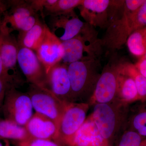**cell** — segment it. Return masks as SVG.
Wrapping results in <instances>:
<instances>
[{
    "label": "cell",
    "mask_w": 146,
    "mask_h": 146,
    "mask_svg": "<svg viewBox=\"0 0 146 146\" xmlns=\"http://www.w3.org/2000/svg\"><path fill=\"white\" fill-rule=\"evenodd\" d=\"M35 52L46 74L51 68L61 62L64 54L62 42L48 27L43 42Z\"/></svg>",
    "instance_id": "obj_12"
},
{
    "label": "cell",
    "mask_w": 146,
    "mask_h": 146,
    "mask_svg": "<svg viewBox=\"0 0 146 146\" xmlns=\"http://www.w3.org/2000/svg\"><path fill=\"white\" fill-rule=\"evenodd\" d=\"M129 52L137 57H143L146 53V27L133 32L126 42Z\"/></svg>",
    "instance_id": "obj_20"
},
{
    "label": "cell",
    "mask_w": 146,
    "mask_h": 146,
    "mask_svg": "<svg viewBox=\"0 0 146 146\" xmlns=\"http://www.w3.org/2000/svg\"><path fill=\"white\" fill-rule=\"evenodd\" d=\"M17 63L30 84L46 88V70L34 51L18 44Z\"/></svg>",
    "instance_id": "obj_8"
},
{
    "label": "cell",
    "mask_w": 146,
    "mask_h": 146,
    "mask_svg": "<svg viewBox=\"0 0 146 146\" xmlns=\"http://www.w3.org/2000/svg\"><path fill=\"white\" fill-rule=\"evenodd\" d=\"M89 105L87 103H68L58 125L57 143L71 146L76 133L86 119Z\"/></svg>",
    "instance_id": "obj_3"
},
{
    "label": "cell",
    "mask_w": 146,
    "mask_h": 146,
    "mask_svg": "<svg viewBox=\"0 0 146 146\" xmlns=\"http://www.w3.org/2000/svg\"><path fill=\"white\" fill-rule=\"evenodd\" d=\"M0 79L3 80L8 82L11 85L16 86L17 80L16 76L11 74L5 68L2 60L0 56Z\"/></svg>",
    "instance_id": "obj_26"
},
{
    "label": "cell",
    "mask_w": 146,
    "mask_h": 146,
    "mask_svg": "<svg viewBox=\"0 0 146 146\" xmlns=\"http://www.w3.org/2000/svg\"><path fill=\"white\" fill-rule=\"evenodd\" d=\"M71 146H110V144L90 115L76 133Z\"/></svg>",
    "instance_id": "obj_15"
},
{
    "label": "cell",
    "mask_w": 146,
    "mask_h": 146,
    "mask_svg": "<svg viewBox=\"0 0 146 146\" xmlns=\"http://www.w3.org/2000/svg\"><path fill=\"white\" fill-rule=\"evenodd\" d=\"M129 108L125 130L135 131L146 138V100L139 101Z\"/></svg>",
    "instance_id": "obj_17"
},
{
    "label": "cell",
    "mask_w": 146,
    "mask_h": 146,
    "mask_svg": "<svg viewBox=\"0 0 146 146\" xmlns=\"http://www.w3.org/2000/svg\"><path fill=\"white\" fill-rule=\"evenodd\" d=\"M143 56V57H145V58H146V53L145 54V55H144V56Z\"/></svg>",
    "instance_id": "obj_32"
},
{
    "label": "cell",
    "mask_w": 146,
    "mask_h": 146,
    "mask_svg": "<svg viewBox=\"0 0 146 146\" xmlns=\"http://www.w3.org/2000/svg\"><path fill=\"white\" fill-rule=\"evenodd\" d=\"M144 139L135 131L125 130L117 146H139Z\"/></svg>",
    "instance_id": "obj_23"
},
{
    "label": "cell",
    "mask_w": 146,
    "mask_h": 146,
    "mask_svg": "<svg viewBox=\"0 0 146 146\" xmlns=\"http://www.w3.org/2000/svg\"><path fill=\"white\" fill-rule=\"evenodd\" d=\"M134 65L138 72L146 78V58L143 56L141 57Z\"/></svg>",
    "instance_id": "obj_28"
},
{
    "label": "cell",
    "mask_w": 146,
    "mask_h": 146,
    "mask_svg": "<svg viewBox=\"0 0 146 146\" xmlns=\"http://www.w3.org/2000/svg\"><path fill=\"white\" fill-rule=\"evenodd\" d=\"M129 111L128 105L116 101L94 105L90 115L102 136L109 142L122 128H126Z\"/></svg>",
    "instance_id": "obj_2"
},
{
    "label": "cell",
    "mask_w": 146,
    "mask_h": 146,
    "mask_svg": "<svg viewBox=\"0 0 146 146\" xmlns=\"http://www.w3.org/2000/svg\"><path fill=\"white\" fill-rule=\"evenodd\" d=\"M120 68L133 78L138 91L139 101L146 100V78L140 74L134 64L128 62H120Z\"/></svg>",
    "instance_id": "obj_22"
},
{
    "label": "cell",
    "mask_w": 146,
    "mask_h": 146,
    "mask_svg": "<svg viewBox=\"0 0 146 146\" xmlns=\"http://www.w3.org/2000/svg\"><path fill=\"white\" fill-rule=\"evenodd\" d=\"M18 51V40L7 27L0 25V56L5 68L11 74L16 73Z\"/></svg>",
    "instance_id": "obj_13"
},
{
    "label": "cell",
    "mask_w": 146,
    "mask_h": 146,
    "mask_svg": "<svg viewBox=\"0 0 146 146\" xmlns=\"http://www.w3.org/2000/svg\"><path fill=\"white\" fill-rule=\"evenodd\" d=\"M29 3L35 11L37 13L40 12L43 18L45 17L44 15V10L47 7L53 4L56 0H32L28 1Z\"/></svg>",
    "instance_id": "obj_25"
},
{
    "label": "cell",
    "mask_w": 146,
    "mask_h": 146,
    "mask_svg": "<svg viewBox=\"0 0 146 146\" xmlns=\"http://www.w3.org/2000/svg\"><path fill=\"white\" fill-rule=\"evenodd\" d=\"M32 104L29 94L9 88L6 93L2 110L5 119L25 126L32 117Z\"/></svg>",
    "instance_id": "obj_6"
},
{
    "label": "cell",
    "mask_w": 146,
    "mask_h": 146,
    "mask_svg": "<svg viewBox=\"0 0 146 146\" xmlns=\"http://www.w3.org/2000/svg\"><path fill=\"white\" fill-rule=\"evenodd\" d=\"M98 58L80 60L68 65L72 102L88 103L101 73Z\"/></svg>",
    "instance_id": "obj_1"
},
{
    "label": "cell",
    "mask_w": 146,
    "mask_h": 146,
    "mask_svg": "<svg viewBox=\"0 0 146 146\" xmlns=\"http://www.w3.org/2000/svg\"><path fill=\"white\" fill-rule=\"evenodd\" d=\"M82 2V0H56L54 4L44 9V15L56 17L68 14L81 5Z\"/></svg>",
    "instance_id": "obj_21"
},
{
    "label": "cell",
    "mask_w": 146,
    "mask_h": 146,
    "mask_svg": "<svg viewBox=\"0 0 146 146\" xmlns=\"http://www.w3.org/2000/svg\"><path fill=\"white\" fill-rule=\"evenodd\" d=\"M119 63L110 62L104 68L88 103L89 106L117 101Z\"/></svg>",
    "instance_id": "obj_7"
},
{
    "label": "cell",
    "mask_w": 146,
    "mask_h": 146,
    "mask_svg": "<svg viewBox=\"0 0 146 146\" xmlns=\"http://www.w3.org/2000/svg\"><path fill=\"white\" fill-rule=\"evenodd\" d=\"M16 143L17 146H59L58 143L54 141L36 138H31Z\"/></svg>",
    "instance_id": "obj_24"
},
{
    "label": "cell",
    "mask_w": 146,
    "mask_h": 146,
    "mask_svg": "<svg viewBox=\"0 0 146 146\" xmlns=\"http://www.w3.org/2000/svg\"><path fill=\"white\" fill-rule=\"evenodd\" d=\"M51 25L53 28H62L64 32L59 37L61 42L82 35L91 38H98V33L94 27L83 22L73 11L65 15L52 17Z\"/></svg>",
    "instance_id": "obj_9"
},
{
    "label": "cell",
    "mask_w": 146,
    "mask_h": 146,
    "mask_svg": "<svg viewBox=\"0 0 146 146\" xmlns=\"http://www.w3.org/2000/svg\"><path fill=\"white\" fill-rule=\"evenodd\" d=\"M139 146H146V138H145L142 142H141V144H140Z\"/></svg>",
    "instance_id": "obj_31"
},
{
    "label": "cell",
    "mask_w": 146,
    "mask_h": 146,
    "mask_svg": "<svg viewBox=\"0 0 146 146\" xmlns=\"http://www.w3.org/2000/svg\"><path fill=\"white\" fill-rule=\"evenodd\" d=\"M46 75V88L62 101L72 103L68 65L58 63L51 68Z\"/></svg>",
    "instance_id": "obj_11"
},
{
    "label": "cell",
    "mask_w": 146,
    "mask_h": 146,
    "mask_svg": "<svg viewBox=\"0 0 146 146\" xmlns=\"http://www.w3.org/2000/svg\"><path fill=\"white\" fill-rule=\"evenodd\" d=\"M0 146H11L9 140L0 137Z\"/></svg>",
    "instance_id": "obj_30"
},
{
    "label": "cell",
    "mask_w": 146,
    "mask_h": 146,
    "mask_svg": "<svg viewBox=\"0 0 146 146\" xmlns=\"http://www.w3.org/2000/svg\"><path fill=\"white\" fill-rule=\"evenodd\" d=\"M25 127L31 138L51 140L57 143V125L44 115L35 112Z\"/></svg>",
    "instance_id": "obj_14"
},
{
    "label": "cell",
    "mask_w": 146,
    "mask_h": 146,
    "mask_svg": "<svg viewBox=\"0 0 146 146\" xmlns=\"http://www.w3.org/2000/svg\"><path fill=\"white\" fill-rule=\"evenodd\" d=\"M27 94L36 112L52 120L58 127L60 119L68 103L61 101L46 88L33 84H30Z\"/></svg>",
    "instance_id": "obj_4"
},
{
    "label": "cell",
    "mask_w": 146,
    "mask_h": 146,
    "mask_svg": "<svg viewBox=\"0 0 146 146\" xmlns=\"http://www.w3.org/2000/svg\"><path fill=\"white\" fill-rule=\"evenodd\" d=\"M119 67L117 100L127 105L139 101L138 91L135 82L130 76Z\"/></svg>",
    "instance_id": "obj_16"
},
{
    "label": "cell",
    "mask_w": 146,
    "mask_h": 146,
    "mask_svg": "<svg viewBox=\"0 0 146 146\" xmlns=\"http://www.w3.org/2000/svg\"><path fill=\"white\" fill-rule=\"evenodd\" d=\"M64 54L61 63L67 65L80 61L98 58L102 50L100 40L78 35L62 42Z\"/></svg>",
    "instance_id": "obj_5"
},
{
    "label": "cell",
    "mask_w": 146,
    "mask_h": 146,
    "mask_svg": "<svg viewBox=\"0 0 146 146\" xmlns=\"http://www.w3.org/2000/svg\"><path fill=\"white\" fill-rule=\"evenodd\" d=\"M9 8L8 3L7 1H0V25L1 23L2 16L4 15L6 12L7 11V9Z\"/></svg>",
    "instance_id": "obj_29"
},
{
    "label": "cell",
    "mask_w": 146,
    "mask_h": 146,
    "mask_svg": "<svg viewBox=\"0 0 146 146\" xmlns=\"http://www.w3.org/2000/svg\"><path fill=\"white\" fill-rule=\"evenodd\" d=\"M112 1L82 0L78 7L85 22L94 28H107L112 15Z\"/></svg>",
    "instance_id": "obj_10"
},
{
    "label": "cell",
    "mask_w": 146,
    "mask_h": 146,
    "mask_svg": "<svg viewBox=\"0 0 146 146\" xmlns=\"http://www.w3.org/2000/svg\"><path fill=\"white\" fill-rule=\"evenodd\" d=\"M48 27L39 20L28 31L19 33L18 44L36 51L44 38Z\"/></svg>",
    "instance_id": "obj_18"
},
{
    "label": "cell",
    "mask_w": 146,
    "mask_h": 146,
    "mask_svg": "<svg viewBox=\"0 0 146 146\" xmlns=\"http://www.w3.org/2000/svg\"><path fill=\"white\" fill-rule=\"evenodd\" d=\"M0 137L16 142L31 138L25 127L5 119H0Z\"/></svg>",
    "instance_id": "obj_19"
},
{
    "label": "cell",
    "mask_w": 146,
    "mask_h": 146,
    "mask_svg": "<svg viewBox=\"0 0 146 146\" xmlns=\"http://www.w3.org/2000/svg\"><path fill=\"white\" fill-rule=\"evenodd\" d=\"M11 86H14L11 85L5 80L0 79V111L2 110L7 90Z\"/></svg>",
    "instance_id": "obj_27"
}]
</instances>
